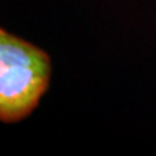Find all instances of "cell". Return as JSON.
<instances>
[{
  "mask_svg": "<svg viewBox=\"0 0 156 156\" xmlns=\"http://www.w3.org/2000/svg\"><path fill=\"white\" fill-rule=\"evenodd\" d=\"M51 80L48 54L0 29V120L15 123L34 112Z\"/></svg>",
  "mask_w": 156,
  "mask_h": 156,
  "instance_id": "cell-1",
  "label": "cell"
}]
</instances>
